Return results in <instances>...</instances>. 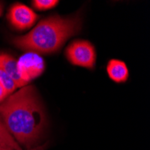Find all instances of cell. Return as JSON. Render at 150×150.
Returning <instances> with one entry per match:
<instances>
[{
	"instance_id": "2",
	"label": "cell",
	"mask_w": 150,
	"mask_h": 150,
	"mask_svg": "<svg viewBox=\"0 0 150 150\" xmlns=\"http://www.w3.org/2000/svg\"><path fill=\"white\" fill-rule=\"evenodd\" d=\"M81 26L82 20L79 16H53L40 21L27 34L15 38L13 44L28 52L54 53L70 37L76 34Z\"/></svg>"
},
{
	"instance_id": "4",
	"label": "cell",
	"mask_w": 150,
	"mask_h": 150,
	"mask_svg": "<svg viewBox=\"0 0 150 150\" xmlns=\"http://www.w3.org/2000/svg\"><path fill=\"white\" fill-rule=\"evenodd\" d=\"M17 69L21 78L28 84L40 76L45 69L43 59L35 52H27L17 60Z\"/></svg>"
},
{
	"instance_id": "1",
	"label": "cell",
	"mask_w": 150,
	"mask_h": 150,
	"mask_svg": "<svg viewBox=\"0 0 150 150\" xmlns=\"http://www.w3.org/2000/svg\"><path fill=\"white\" fill-rule=\"evenodd\" d=\"M0 118L23 149L32 148L44 139L48 126L47 116L33 86L21 87L7 96L0 104Z\"/></svg>"
},
{
	"instance_id": "10",
	"label": "cell",
	"mask_w": 150,
	"mask_h": 150,
	"mask_svg": "<svg viewBox=\"0 0 150 150\" xmlns=\"http://www.w3.org/2000/svg\"><path fill=\"white\" fill-rule=\"evenodd\" d=\"M57 0H34L33 1V6L35 9L40 11H45L53 8L58 5Z\"/></svg>"
},
{
	"instance_id": "12",
	"label": "cell",
	"mask_w": 150,
	"mask_h": 150,
	"mask_svg": "<svg viewBox=\"0 0 150 150\" xmlns=\"http://www.w3.org/2000/svg\"><path fill=\"white\" fill-rule=\"evenodd\" d=\"M1 12H2V6L0 5V15H1Z\"/></svg>"
},
{
	"instance_id": "7",
	"label": "cell",
	"mask_w": 150,
	"mask_h": 150,
	"mask_svg": "<svg viewBox=\"0 0 150 150\" xmlns=\"http://www.w3.org/2000/svg\"><path fill=\"white\" fill-rule=\"evenodd\" d=\"M107 74L116 83H123L129 78V69L127 65L119 59H111L107 64Z\"/></svg>"
},
{
	"instance_id": "13",
	"label": "cell",
	"mask_w": 150,
	"mask_h": 150,
	"mask_svg": "<svg viewBox=\"0 0 150 150\" xmlns=\"http://www.w3.org/2000/svg\"><path fill=\"white\" fill-rule=\"evenodd\" d=\"M1 150H13V149H6V148H3V149H1Z\"/></svg>"
},
{
	"instance_id": "15",
	"label": "cell",
	"mask_w": 150,
	"mask_h": 150,
	"mask_svg": "<svg viewBox=\"0 0 150 150\" xmlns=\"http://www.w3.org/2000/svg\"><path fill=\"white\" fill-rule=\"evenodd\" d=\"M0 54H1V53H0Z\"/></svg>"
},
{
	"instance_id": "6",
	"label": "cell",
	"mask_w": 150,
	"mask_h": 150,
	"mask_svg": "<svg viewBox=\"0 0 150 150\" xmlns=\"http://www.w3.org/2000/svg\"><path fill=\"white\" fill-rule=\"evenodd\" d=\"M0 69H3L8 76L12 77V79L15 81L17 88L27 86V84L19 75L17 69V61L13 57L6 55V54H0Z\"/></svg>"
},
{
	"instance_id": "8",
	"label": "cell",
	"mask_w": 150,
	"mask_h": 150,
	"mask_svg": "<svg viewBox=\"0 0 150 150\" xmlns=\"http://www.w3.org/2000/svg\"><path fill=\"white\" fill-rule=\"evenodd\" d=\"M0 148H6L13 150H23L12 137L7 130L4 122L0 118Z\"/></svg>"
},
{
	"instance_id": "14",
	"label": "cell",
	"mask_w": 150,
	"mask_h": 150,
	"mask_svg": "<svg viewBox=\"0 0 150 150\" xmlns=\"http://www.w3.org/2000/svg\"><path fill=\"white\" fill-rule=\"evenodd\" d=\"M1 149H3V148H0V150H1Z\"/></svg>"
},
{
	"instance_id": "11",
	"label": "cell",
	"mask_w": 150,
	"mask_h": 150,
	"mask_svg": "<svg viewBox=\"0 0 150 150\" xmlns=\"http://www.w3.org/2000/svg\"><path fill=\"white\" fill-rule=\"evenodd\" d=\"M7 96H8V94L6 93L4 86H2V84L0 83V103H1Z\"/></svg>"
},
{
	"instance_id": "5",
	"label": "cell",
	"mask_w": 150,
	"mask_h": 150,
	"mask_svg": "<svg viewBox=\"0 0 150 150\" xmlns=\"http://www.w3.org/2000/svg\"><path fill=\"white\" fill-rule=\"evenodd\" d=\"M7 17L10 23L18 30L31 28L38 19V16L33 10L20 3L11 6Z\"/></svg>"
},
{
	"instance_id": "3",
	"label": "cell",
	"mask_w": 150,
	"mask_h": 150,
	"mask_svg": "<svg viewBox=\"0 0 150 150\" xmlns=\"http://www.w3.org/2000/svg\"><path fill=\"white\" fill-rule=\"evenodd\" d=\"M66 57L72 65L91 69L95 65L96 53L93 45L88 40H78L67 46Z\"/></svg>"
},
{
	"instance_id": "9",
	"label": "cell",
	"mask_w": 150,
	"mask_h": 150,
	"mask_svg": "<svg viewBox=\"0 0 150 150\" xmlns=\"http://www.w3.org/2000/svg\"><path fill=\"white\" fill-rule=\"evenodd\" d=\"M0 83L4 86L6 93L9 95L10 93L15 92V90L17 88L15 81L12 79L10 76H8L3 69H0Z\"/></svg>"
}]
</instances>
